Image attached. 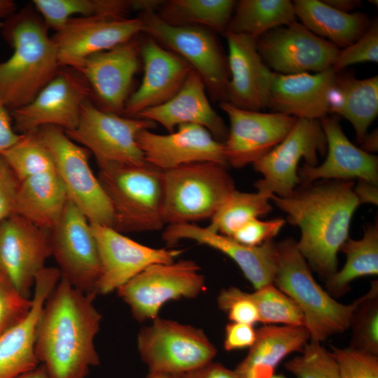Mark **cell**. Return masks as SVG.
Returning <instances> with one entry per match:
<instances>
[{
	"instance_id": "cell-1",
	"label": "cell",
	"mask_w": 378,
	"mask_h": 378,
	"mask_svg": "<svg viewBox=\"0 0 378 378\" xmlns=\"http://www.w3.org/2000/svg\"><path fill=\"white\" fill-rule=\"evenodd\" d=\"M96 295L61 276L46 299L35 351L49 378H88L90 369L99 365L94 340L102 318L94 304Z\"/></svg>"
},
{
	"instance_id": "cell-2",
	"label": "cell",
	"mask_w": 378,
	"mask_h": 378,
	"mask_svg": "<svg viewBox=\"0 0 378 378\" xmlns=\"http://www.w3.org/2000/svg\"><path fill=\"white\" fill-rule=\"evenodd\" d=\"M353 180L300 184L286 197L270 200L300 230L297 247L310 268L326 279L337 270V253L349 239L351 219L360 205Z\"/></svg>"
},
{
	"instance_id": "cell-3",
	"label": "cell",
	"mask_w": 378,
	"mask_h": 378,
	"mask_svg": "<svg viewBox=\"0 0 378 378\" xmlns=\"http://www.w3.org/2000/svg\"><path fill=\"white\" fill-rule=\"evenodd\" d=\"M1 31L13 48L0 62V100L10 111L32 101L61 66L47 26L30 8L7 18Z\"/></svg>"
},
{
	"instance_id": "cell-4",
	"label": "cell",
	"mask_w": 378,
	"mask_h": 378,
	"mask_svg": "<svg viewBox=\"0 0 378 378\" xmlns=\"http://www.w3.org/2000/svg\"><path fill=\"white\" fill-rule=\"evenodd\" d=\"M273 284L300 307L312 342L321 343L349 329L358 300L342 304L325 290L314 279L293 238L277 243V267Z\"/></svg>"
},
{
	"instance_id": "cell-5",
	"label": "cell",
	"mask_w": 378,
	"mask_h": 378,
	"mask_svg": "<svg viewBox=\"0 0 378 378\" xmlns=\"http://www.w3.org/2000/svg\"><path fill=\"white\" fill-rule=\"evenodd\" d=\"M99 167L97 177L113 209V228L141 232L164 227L163 170L148 162Z\"/></svg>"
},
{
	"instance_id": "cell-6",
	"label": "cell",
	"mask_w": 378,
	"mask_h": 378,
	"mask_svg": "<svg viewBox=\"0 0 378 378\" xmlns=\"http://www.w3.org/2000/svg\"><path fill=\"white\" fill-rule=\"evenodd\" d=\"M163 172L167 225L211 218L235 190L227 167L218 163H192Z\"/></svg>"
},
{
	"instance_id": "cell-7",
	"label": "cell",
	"mask_w": 378,
	"mask_h": 378,
	"mask_svg": "<svg viewBox=\"0 0 378 378\" xmlns=\"http://www.w3.org/2000/svg\"><path fill=\"white\" fill-rule=\"evenodd\" d=\"M136 345L149 372L180 375L213 361L217 354L202 329L159 317L139 330Z\"/></svg>"
},
{
	"instance_id": "cell-8",
	"label": "cell",
	"mask_w": 378,
	"mask_h": 378,
	"mask_svg": "<svg viewBox=\"0 0 378 378\" xmlns=\"http://www.w3.org/2000/svg\"><path fill=\"white\" fill-rule=\"evenodd\" d=\"M144 31L177 54L201 76L214 101H225L230 79L227 58L212 32L194 25L171 24L155 13H141Z\"/></svg>"
},
{
	"instance_id": "cell-9",
	"label": "cell",
	"mask_w": 378,
	"mask_h": 378,
	"mask_svg": "<svg viewBox=\"0 0 378 378\" xmlns=\"http://www.w3.org/2000/svg\"><path fill=\"white\" fill-rule=\"evenodd\" d=\"M200 267L191 260L152 265L117 290L139 322L158 317L164 304L182 298L191 299L205 290Z\"/></svg>"
},
{
	"instance_id": "cell-10",
	"label": "cell",
	"mask_w": 378,
	"mask_h": 378,
	"mask_svg": "<svg viewBox=\"0 0 378 378\" xmlns=\"http://www.w3.org/2000/svg\"><path fill=\"white\" fill-rule=\"evenodd\" d=\"M37 130L52 154L69 200L90 223L113 227L111 204L90 168L88 150L71 139L62 128L44 126Z\"/></svg>"
},
{
	"instance_id": "cell-11",
	"label": "cell",
	"mask_w": 378,
	"mask_h": 378,
	"mask_svg": "<svg viewBox=\"0 0 378 378\" xmlns=\"http://www.w3.org/2000/svg\"><path fill=\"white\" fill-rule=\"evenodd\" d=\"M152 121L122 116L97 108L88 100L82 106L75 129L64 131L74 141L94 155L99 167L107 164H142L147 162L136 137Z\"/></svg>"
},
{
	"instance_id": "cell-12",
	"label": "cell",
	"mask_w": 378,
	"mask_h": 378,
	"mask_svg": "<svg viewBox=\"0 0 378 378\" xmlns=\"http://www.w3.org/2000/svg\"><path fill=\"white\" fill-rule=\"evenodd\" d=\"M327 143L319 120L297 118L284 139L252 164L262 178L255 183L257 191L270 196L286 197L301 184L298 170L304 159L310 166L318 164Z\"/></svg>"
},
{
	"instance_id": "cell-13",
	"label": "cell",
	"mask_w": 378,
	"mask_h": 378,
	"mask_svg": "<svg viewBox=\"0 0 378 378\" xmlns=\"http://www.w3.org/2000/svg\"><path fill=\"white\" fill-rule=\"evenodd\" d=\"M62 67L32 101L10 111L16 132L24 134L44 126H55L64 131L76 128L82 106L92 91L78 72Z\"/></svg>"
},
{
	"instance_id": "cell-14",
	"label": "cell",
	"mask_w": 378,
	"mask_h": 378,
	"mask_svg": "<svg viewBox=\"0 0 378 378\" xmlns=\"http://www.w3.org/2000/svg\"><path fill=\"white\" fill-rule=\"evenodd\" d=\"M50 241L61 276L83 292L97 293L100 274L97 241L90 221L69 200L59 220L50 230Z\"/></svg>"
},
{
	"instance_id": "cell-15",
	"label": "cell",
	"mask_w": 378,
	"mask_h": 378,
	"mask_svg": "<svg viewBox=\"0 0 378 378\" xmlns=\"http://www.w3.org/2000/svg\"><path fill=\"white\" fill-rule=\"evenodd\" d=\"M256 46L266 65L281 74L326 71L340 50L296 21L265 33L256 39Z\"/></svg>"
},
{
	"instance_id": "cell-16",
	"label": "cell",
	"mask_w": 378,
	"mask_h": 378,
	"mask_svg": "<svg viewBox=\"0 0 378 378\" xmlns=\"http://www.w3.org/2000/svg\"><path fill=\"white\" fill-rule=\"evenodd\" d=\"M90 225L100 262V274L95 288L97 295L116 291L148 267L174 262L183 252L182 249L144 245L110 226L93 223Z\"/></svg>"
},
{
	"instance_id": "cell-17",
	"label": "cell",
	"mask_w": 378,
	"mask_h": 378,
	"mask_svg": "<svg viewBox=\"0 0 378 378\" xmlns=\"http://www.w3.org/2000/svg\"><path fill=\"white\" fill-rule=\"evenodd\" d=\"M220 108L230 120L224 142L227 166L241 168L253 164L288 134L297 118L279 113H264L238 108L220 102Z\"/></svg>"
},
{
	"instance_id": "cell-18",
	"label": "cell",
	"mask_w": 378,
	"mask_h": 378,
	"mask_svg": "<svg viewBox=\"0 0 378 378\" xmlns=\"http://www.w3.org/2000/svg\"><path fill=\"white\" fill-rule=\"evenodd\" d=\"M51 255L50 231L15 214L0 223V273L25 297L31 298L36 276Z\"/></svg>"
},
{
	"instance_id": "cell-19",
	"label": "cell",
	"mask_w": 378,
	"mask_h": 378,
	"mask_svg": "<svg viewBox=\"0 0 378 378\" xmlns=\"http://www.w3.org/2000/svg\"><path fill=\"white\" fill-rule=\"evenodd\" d=\"M141 45L133 38L91 55L74 65L88 83L104 111L122 114L140 61Z\"/></svg>"
},
{
	"instance_id": "cell-20",
	"label": "cell",
	"mask_w": 378,
	"mask_h": 378,
	"mask_svg": "<svg viewBox=\"0 0 378 378\" xmlns=\"http://www.w3.org/2000/svg\"><path fill=\"white\" fill-rule=\"evenodd\" d=\"M141 31L144 24L140 18L73 17L52 38L60 66L71 68L84 58L111 49Z\"/></svg>"
},
{
	"instance_id": "cell-21",
	"label": "cell",
	"mask_w": 378,
	"mask_h": 378,
	"mask_svg": "<svg viewBox=\"0 0 378 378\" xmlns=\"http://www.w3.org/2000/svg\"><path fill=\"white\" fill-rule=\"evenodd\" d=\"M136 141L145 160L163 171L203 162L227 167L224 143L198 125H181L176 131L167 134L143 130L138 134Z\"/></svg>"
},
{
	"instance_id": "cell-22",
	"label": "cell",
	"mask_w": 378,
	"mask_h": 378,
	"mask_svg": "<svg viewBox=\"0 0 378 378\" xmlns=\"http://www.w3.org/2000/svg\"><path fill=\"white\" fill-rule=\"evenodd\" d=\"M162 238L169 246L188 239L224 253L238 265L255 290L273 284L277 267V243L274 239L248 246L195 223L168 225Z\"/></svg>"
},
{
	"instance_id": "cell-23",
	"label": "cell",
	"mask_w": 378,
	"mask_h": 378,
	"mask_svg": "<svg viewBox=\"0 0 378 378\" xmlns=\"http://www.w3.org/2000/svg\"><path fill=\"white\" fill-rule=\"evenodd\" d=\"M144 76L138 89L128 97L122 114L136 118L142 111L160 105L175 95L193 69L177 54L151 37L141 45Z\"/></svg>"
},
{
	"instance_id": "cell-24",
	"label": "cell",
	"mask_w": 378,
	"mask_h": 378,
	"mask_svg": "<svg viewBox=\"0 0 378 378\" xmlns=\"http://www.w3.org/2000/svg\"><path fill=\"white\" fill-rule=\"evenodd\" d=\"M230 79L226 100L243 109L260 111L267 107L272 73L262 59L256 39L226 32Z\"/></svg>"
},
{
	"instance_id": "cell-25",
	"label": "cell",
	"mask_w": 378,
	"mask_h": 378,
	"mask_svg": "<svg viewBox=\"0 0 378 378\" xmlns=\"http://www.w3.org/2000/svg\"><path fill=\"white\" fill-rule=\"evenodd\" d=\"M60 278L57 267L43 268L35 279L30 312L0 335V378H17L38 365L35 351L37 324L44 303Z\"/></svg>"
},
{
	"instance_id": "cell-26",
	"label": "cell",
	"mask_w": 378,
	"mask_h": 378,
	"mask_svg": "<svg viewBox=\"0 0 378 378\" xmlns=\"http://www.w3.org/2000/svg\"><path fill=\"white\" fill-rule=\"evenodd\" d=\"M327 143V155L320 164L299 167L301 183L321 180H363L378 184V158L354 145L344 133L338 118L320 120Z\"/></svg>"
},
{
	"instance_id": "cell-27",
	"label": "cell",
	"mask_w": 378,
	"mask_h": 378,
	"mask_svg": "<svg viewBox=\"0 0 378 378\" xmlns=\"http://www.w3.org/2000/svg\"><path fill=\"white\" fill-rule=\"evenodd\" d=\"M336 76L332 68L314 74L273 71L267 107L296 118L320 120L329 113V97Z\"/></svg>"
},
{
	"instance_id": "cell-28",
	"label": "cell",
	"mask_w": 378,
	"mask_h": 378,
	"mask_svg": "<svg viewBox=\"0 0 378 378\" xmlns=\"http://www.w3.org/2000/svg\"><path fill=\"white\" fill-rule=\"evenodd\" d=\"M136 118L159 123L169 133L181 125H198L205 127L216 139L223 143L228 133L224 120L209 101L202 78L194 69L170 99L142 111Z\"/></svg>"
},
{
	"instance_id": "cell-29",
	"label": "cell",
	"mask_w": 378,
	"mask_h": 378,
	"mask_svg": "<svg viewBox=\"0 0 378 378\" xmlns=\"http://www.w3.org/2000/svg\"><path fill=\"white\" fill-rule=\"evenodd\" d=\"M309 340L304 327L265 325L257 330L253 345L234 370L240 378H270L287 356L301 352Z\"/></svg>"
},
{
	"instance_id": "cell-30",
	"label": "cell",
	"mask_w": 378,
	"mask_h": 378,
	"mask_svg": "<svg viewBox=\"0 0 378 378\" xmlns=\"http://www.w3.org/2000/svg\"><path fill=\"white\" fill-rule=\"evenodd\" d=\"M68 200L56 171L44 172L19 182L14 214L50 231L62 217Z\"/></svg>"
},
{
	"instance_id": "cell-31",
	"label": "cell",
	"mask_w": 378,
	"mask_h": 378,
	"mask_svg": "<svg viewBox=\"0 0 378 378\" xmlns=\"http://www.w3.org/2000/svg\"><path fill=\"white\" fill-rule=\"evenodd\" d=\"M329 113L348 120L361 144L378 114V76L358 79L352 74L337 73L329 97Z\"/></svg>"
},
{
	"instance_id": "cell-32",
	"label": "cell",
	"mask_w": 378,
	"mask_h": 378,
	"mask_svg": "<svg viewBox=\"0 0 378 378\" xmlns=\"http://www.w3.org/2000/svg\"><path fill=\"white\" fill-rule=\"evenodd\" d=\"M293 3L295 15L302 24L340 49L358 40L370 24L364 13H344L323 1L295 0Z\"/></svg>"
},
{
	"instance_id": "cell-33",
	"label": "cell",
	"mask_w": 378,
	"mask_h": 378,
	"mask_svg": "<svg viewBox=\"0 0 378 378\" xmlns=\"http://www.w3.org/2000/svg\"><path fill=\"white\" fill-rule=\"evenodd\" d=\"M340 251L345 254L346 262L340 270L326 279L328 293L334 298L344 295L354 280L378 274V225L369 223L359 239H348Z\"/></svg>"
},
{
	"instance_id": "cell-34",
	"label": "cell",
	"mask_w": 378,
	"mask_h": 378,
	"mask_svg": "<svg viewBox=\"0 0 378 378\" xmlns=\"http://www.w3.org/2000/svg\"><path fill=\"white\" fill-rule=\"evenodd\" d=\"M235 8L226 32L255 39L274 28L296 21L293 3L289 0H241Z\"/></svg>"
},
{
	"instance_id": "cell-35",
	"label": "cell",
	"mask_w": 378,
	"mask_h": 378,
	"mask_svg": "<svg viewBox=\"0 0 378 378\" xmlns=\"http://www.w3.org/2000/svg\"><path fill=\"white\" fill-rule=\"evenodd\" d=\"M233 0H171L164 1L158 14L174 25H194L225 34L232 17Z\"/></svg>"
},
{
	"instance_id": "cell-36",
	"label": "cell",
	"mask_w": 378,
	"mask_h": 378,
	"mask_svg": "<svg viewBox=\"0 0 378 378\" xmlns=\"http://www.w3.org/2000/svg\"><path fill=\"white\" fill-rule=\"evenodd\" d=\"M32 2L47 27L55 31L61 29L76 14L83 17L125 18L132 10L130 1L122 0H34Z\"/></svg>"
},
{
	"instance_id": "cell-37",
	"label": "cell",
	"mask_w": 378,
	"mask_h": 378,
	"mask_svg": "<svg viewBox=\"0 0 378 378\" xmlns=\"http://www.w3.org/2000/svg\"><path fill=\"white\" fill-rule=\"evenodd\" d=\"M270 196L258 191L247 192L236 189L210 218L209 230L231 237L248 220L270 213L272 206Z\"/></svg>"
},
{
	"instance_id": "cell-38",
	"label": "cell",
	"mask_w": 378,
	"mask_h": 378,
	"mask_svg": "<svg viewBox=\"0 0 378 378\" xmlns=\"http://www.w3.org/2000/svg\"><path fill=\"white\" fill-rule=\"evenodd\" d=\"M21 134L16 144L0 154L19 182L34 175L56 171L52 154L37 129Z\"/></svg>"
},
{
	"instance_id": "cell-39",
	"label": "cell",
	"mask_w": 378,
	"mask_h": 378,
	"mask_svg": "<svg viewBox=\"0 0 378 378\" xmlns=\"http://www.w3.org/2000/svg\"><path fill=\"white\" fill-rule=\"evenodd\" d=\"M249 296L258 309L259 322L305 328L304 317L300 307L273 284L249 293Z\"/></svg>"
},
{
	"instance_id": "cell-40",
	"label": "cell",
	"mask_w": 378,
	"mask_h": 378,
	"mask_svg": "<svg viewBox=\"0 0 378 378\" xmlns=\"http://www.w3.org/2000/svg\"><path fill=\"white\" fill-rule=\"evenodd\" d=\"M349 328L350 346L378 355V281H372L369 290L358 299Z\"/></svg>"
},
{
	"instance_id": "cell-41",
	"label": "cell",
	"mask_w": 378,
	"mask_h": 378,
	"mask_svg": "<svg viewBox=\"0 0 378 378\" xmlns=\"http://www.w3.org/2000/svg\"><path fill=\"white\" fill-rule=\"evenodd\" d=\"M284 366L296 378H341L331 352L318 342L311 341Z\"/></svg>"
},
{
	"instance_id": "cell-42",
	"label": "cell",
	"mask_w": 378,
	"mask_h": 378,
	"mask_svg": "<svg viewBox=\"0 0 378 378\" xmlns=\"http://www.w3.org/2000/svg\"><path fill=\"white\" fill-rule=\"evenodd\" d=\"M341 378H378V355L351 346L332 347Z\"/></svg>"
},
{
	"instance_id": "cell-43",
	"label": "cell",
	"mask_w": 378,
	"mask_h": 378,
	"mask_svg": "<svg viewBox=\"0 0 378 378\" xmlns=\"http://www.w3.org/2000/svg\"><path fill=\"white\" fill-rule=\"evenodd\" d=\"M378 62V24L377 20L370 22L363 34L350 46L340 49L332 66L336 72L362 62Z\"/></svg>"
},
{
	"instance_id": "cell-44",
	"label": "cell",
	"mask_w": 378,
	"mask_h": 378,
	"mask_svg": "<svg viewBox=\"0 0 378 378\" xmlns=\"http://www.w3.org/2000/svg\"><path fill=\"white\" fill-rule=\"evenodd\" d=\"M31 307V298L23 295L0 273V335L20 322Z\"/></svg>"
},
{
	"instance_id": "cell-45",
	"label": "cell",
	"mask_w": 378,
	"mask_h": 378,
	"mask_svg": "<svg viewBox=\"0 0 378 378\" xmlns=\"http://www.w3.org/2000/svg\"><path fill=\"white\" fill-rule=\"evenodd\" d=\"M219 309L227 314L230 322L253 325L259 322L258 309L249 293L232 286L223 289L217 298Z\"/></svg>"
},
{
	"instance_id": "cell-46",
	"label": "cell",
	"mask_w": 378,
	"mask_h": 378,
	"mask_svg": "<svg viewBox=\"0 0 378 378\" xmlns=\"http://www.w3.org/2000/svg\"><path fill=\"white\" fill-rule=\"evenodd\" d=\"M285 223L286 220L283 218L269 220L253 218L240 227L231 237L246 246H258L274 239Z\"/></svg>"
},
{
	"instance_id": "cell-47",
	"label": "cell",
	"mask_w": 378,
	"mask_h": 378,
	"mask_svg": "<svg viewBox=\"0 0 378 378\" xmlns=\"http://www.w3.org/2000/svg\"><path fill=\"white\" fill-rule=\"evenodd\" d=\"M19 181L0 155V223L14 214Z\"/></svg>"
},
{
	"instance_id": "cell-48",
	"label": "cell",
	"mask_w": 378,
	"mask_h": 378,
	"mask_svg": "<svg viewBox=\"0 0 378 378\" xmlns=\"http://www.w3.org/2000/svg\"><path fill=\"white\" fill-rule=\"evenodd\" d=\"M253 325L230 322L225 327L223 346L227 351L250 349L256 340Z\"/></svg>"
},
{
	"instance_id": "cell-49",
	"label": "cell",
	"mask_w": 378,
	"mask_h": 378,
	"mask_svg": "<svg viewBox=\"0 0 378 378\" xmlns=\"http://www.w3.org/2000/svg\"><path fill=\"white\" fill-rule=\"evenodd\" d=\"M8 108L0 100V154L16 144L22 137L12 125Z\"/></svg>"
},
{
	"instance_id": "cell-50",
	"label": "cell",
	"mask_w": 378,
	"mask_h": 378,
	"mask_svg": "<svg viewBox=\"0 0 378 378\" xmlns=\"http://www.w3.org/2000/svg\"><path fill=\"white\" fill-rule=\"evenodd\" d=\"M183 378H240V377L234 370H230L219 363L211 361L183 374Z\"/></svg>"
},
{
	"instance_id": "cell-51",
	"label": "cell",
	"mask_w": 378,
	"mask_h": 378,
	"mask_svg": "<svg viewBox=\"0 0 378 378\" xmlns=\"http://www.w3.org/2000/svg\"><path fill=\"white\" fill-rule=\"evenodd\" d=\"M354 190L360 203L378 204V188L377 185L363 180H358L354 185Z\"/></svg>"
},
{
	"instance_id": "cell-52",
	"label": "cell",
	"mask_w": 378,
	"mask_h": 378,
	"mask_svg": "<svg viewBox=\"0 0 378 378\" xmlns=\"http://www.w3.org/2000/svg\"><path fill=\"white\" fill-rule=\"evenodd\" d=\"M131 1L132 10L141 11V13H155L159 9L164 1L157 0H135Z\"/></svg>"
},
{
	"instance_id": "cell-53",
	"label": "cell",
	"mask_w": 378,
	"mask_h": 378,
	"mask_svg": "<svg viewBox=\"0 0 378 378\" xmlns=\"http://www.w3.org/2000/svg\"><path fill=\"white\" fill-rule=\"evenodd\" d=\"M328 6L344 13H349L362 5L359 0H323Z\"/></svg>"
},
{
	"instance_id": "cell-54",
	"label": "cell",
	"mask_w": 378,
	"mask_h": 378,
	"mask_svg": "<svg viewBox=\"0 0 378 378\" xmlns=\"http://www.w3.org/2000/svg\"><path fill=\"white\" fill-rule=\"evenodd\" d=\"M378 132L377 130H374L371 133L365 135L361 142L362 148L363 150L371 153L377 151L378 148Z\"/></svg>"
},
{
	"instance_id": "cell-55",
	"label": "cell",
	"mask_w": 378,
	"mask_h": 378,
	"mask_svg": "<svg viewBox=\"0 0 378 378\" xmlns=\"http://www.w3.org/2000/svg\"><path fill=\"white\" fill-rule=\"evenodd\" d=\"M15 4L10 0H0V20L6 19L15 13Z\"/></svg>"
},
{
	"instance_id": "cell-56",
	"label": "cell",
	"mask_w": 378,
	"mask_h": 378,
	"mask_svg": "<svg viewBox=\"0 0 378 378\" xmlns=\"http://www.w3.org/2000/svg\"><path fill=\"white\" fill-rule=\"evenodd\" d=\"M17 378H49L42 365H38L34 369L19 376Z\"/></svg>"
},
{
	"instance_id": "cell-57",
	"label": "cell",
	"mask_w": 378,
	"mask_h": 378,
	"mask_svg": "<svg viewBox=\"0 0 378 378\" xmlns=\"http://www.w3.org/2000/svg\"><path fill=\"white\" fill-rule=\"evenodd\" d=\"M146 378H183V375L160 372H149Z\"/></svg>"
},
{
	"instance_id": "cell-58",
	"label": "cell",
	"mask_w": 378,
	"mask_h": 378,
	"mask_svg": "<svg viewBox=\"0 0 378 378\" xmlns=\"http://www.w3.org/2000/svg\"><path fill=\"white\" fill-rule=\"evenodd\" d=\"M270 378H287L281 374H274L273 376H272Z\"/></svg>"
},
{
	"instance_id": "cell-59",
	"label": "cell",
	"mask_w": 378,
	"mask_h": 378,
	"mask_svg": "<svg viewBox=\"0 0 378 378\" xmlns=\"http://www.w3.org/2000/svg\"><path fill=\"white\" fill-rule=\"evenodd\" d=\"M369 1L370 4H374V5H375V4L377 5V2H378L377 0H373V1L370 0V1Z\"/></svg>"
}]
</instances>
